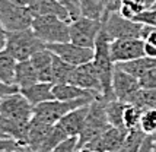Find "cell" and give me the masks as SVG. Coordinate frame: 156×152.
Masks as SVG:
<instances>
[{
    "mask_svg": "<svg viewBox=\"0 0 156 152\" xmlns=\"http://www.w3.org/2000/svg\"><path fill=\"white\" fill-rule=\"evenodd\" d=\"M34 116V105L19 91L0 100V129L7 138L27 145L28 127Z\"/></svg>",
    "mask_w": 156,
    "mask_h": 152,
    "instance_id": "1",
    "label": "cell"
},
{
    "mask_svg": "<svg viewBox=\"0 0 156 152\" xmlns=\"http://www.w3.org/2000/svg\"><path fill=\"white\" fill-rule=\"evenodd\" d=\"M109 38L107 34L102 31L96 38L95 47H94V64H95L96 70L99 73L102 82V97L105 100H111L115 98L114 91H112V75H114V67L115 63L111 59V53H109Z\"/></svg>",
    "mask_w": 156,
    "mask_h": 152,
    "instance_id": "2",
    "label": "cell"
},
{
    "mask_svg": "<svg viewBox=\"0 0 156 152\" xmlns=\"http://www.w3.org/2000/svg\"><path fill=\"white\" fill-rule=\"evenodd\" d=\"M31 28L44 44L70 41V21L61 19L58 16H34Z\"/></svg>",
    "mask_w": 156,
    "mask_h": 152,
    "instance_id": "3",
    "label": "cell"
},
{
    "mask_svg": "<svg viewBox=\"0 0 156 152\" xmlns=\"http://www.w3.org/2000/svg\"><path fill=\"white\" fill-rule=\"evenodd\" d=\"M109 121L107 117V111H105V98L98 97L94 103L89 105V111L85 125L82 129L79 138V148L89 145L90 142H94L102 132H105L109 127Z\"/></svg>",
    "mask_w": 156,
    "mask_h": 152,
    "instance_id": "4",
    "label": "cell"
},
{
    "mask_svg": "<svg viewBox=\"0 0 156 152\" xmlns=\"http://www.w3.org/2000/svg\"><path fill=\"white\" fill-rule=\"evenodd\" d=\"M44 47H45V44L35 35L32 28H27V29L9 32L5 50L13 56L16 62H22V60L31 59L34 53H37L38 50L44 49Z\"/></svg>",
    "mask_w": 156,
    "mask_h": 152,
    "instance_id": "5",
    "label": "cell"
},
{
    "mask_svg": "<svg viewBox=\"0 0 156 152\" xmlns=\"http://www.w3.org/2000/svg\"><path fill=\"white\" fill-rule=\"evenodd\" d=\"M102 31L109 41L118 38H142L143 24L129 19L120 12H107L102 16Z\"/></svg>",
    "mask_w": 156,
    "mask_h": 152,
    "instance_id": "6",
    "label": "cell"
},
{
    "mask_svg": "<svg viewBox=\"0 0 156 152\" xmlns=\"http://www.w3.org/2000/svg\"><path fill=\"white\" fill-rule=\"evenodd\" d=\"M101 28L102 21L79 15L70 21V41L80 47L94 49Z\"/></svg>",
    "mask_w": 156,
    "mask_h": 152,
    "instance_id": "7",
    "label": "cell"
},
{
    "mask_svg": "<svg viewBox=\"0 0 156 152\" xmlns=\"http://www.w3.org/2000/svg\"><path fill=\"white\" fill-rule=\"evenodd\" d=\"M0 21L7 32L31 28L34 15L29 7L19 6L10 0H0Z\"/></svg>",
    "mask_w": 156,
    "mask_h": 152,
    "instance_id": "8",
    "label": "cell"
},
{
    "mask_svg": "<svg viewBox=\"0 0 156 152\" xmlns=\"http://www.w3.org/2000/svg\"><path fill=\"white\" fill-rule=\"evenodd\" d=\"M50 51H53L55 56H58L64 62L70 63L73 66H79L83 63L94 60V49L80 47L72 41L67 42H54V44H45Z\"/></svg>",
    "mask_w": 156,
    "mask_h": 152,
    "instance_id": "9",
    "label": "cell"
},
{
    "mask_svg": "<svg viewBox=\"0 0 156 152\" xmlns=\"http://www.w3.org/2000/svg\"><path fill=\"white\" fill-rule=\"evenodd\" d=\"M109 53L114 63L129 62L144 56L143 38H118L109 42Z\"/></svg>",
    "mask_w": 156,
    "mask_h": 152,
    "instance_id": "10",
    "label": "cell"
},
{
    "mask_svg": "<svg viewBox=\"0 0 156 152\" xmlns=\"http://www.w3.org/2000/svg\"><path fill=\"white\" fill-rule=\"evenodd\" d=\"M140 89L139 79L136 76L127 73L126 70L120 69L118 66L114 67V75H112V91L117 100L122 103L129 104L130 100L137 91Z\"/></svg>",
    "mask_w": 156,
    "mask_h": 152,
    "instance_id": "11",
    "label": "cell"
},
{
    "mask_svg": "<svg viewBox=\"0 0 156 152\" xmlns=\"http://www.w3.org/2000/svg\"><path fill=\"white\" fill-rule=\"evenodd\" d=\"M127 133H129V130L124 126H121V127L109 126L108 129L105 132H102L94 142H90L86 146L92 148V149H96V151H99V152L118 151L124 145L126 138H127Z\"/></svg>",
    "mask_w": 156,
    "mask_h": 152,
    "instance_id": "12",
    "label": "cell"
},
{
    "mask_svg": "<svg viewBox=\"0 0 156 152\" xmlns=\"http://www.w3.org/2000/svg\"><path fill=\"white\" fill-rule=\"evenodd\" d=\"M69 83L77 85L83 89L95 91V92L102 94V82L94 62H88L83 63V64H79V66H75Z\"/></svg>",
    "mask_w": 156,
    "mask_h": 152,
    "instance_id": "13",
    "label": "cell"
},
{
    "mask_svg": "<svg viewBox=\"0 0 156 152\" xmlns=\"http://www.w3.org/2000/svg\"><path fill=\"white\" fill-rule=\"evenodd\" d=\"M29 10L34 16H42V15H51L58 16L61 19L72 21V13L67 7L58 0H32L29 5Z\"/></svg>",
    "mask_w": 156,
    "mask_h": 152,
    "instance_id": "14",
    "label": "cell"
},
{
    "mask_svg": "<svg viewBox=\"0 0 156 152\" xmlns=\"http://www.w3.org/2000/svg\"><path fill=\"white\" fill-rule=\"evenodd\" d=\"M89 105H83V107L69 111L66 116H63L58 120V125L63 127V130L66 132L69 136H79L80 135L83 125H85V120H86V116H88Z\"/></svg>",
    "mask_w": 156,
    "mask_h": 152,
    "instance_id": "15",
    "label": "cell"
},
{
    "mask_svg": "<svg viewBox=\"0 0 156 152\" xmlns=\"http://www.w3.org/2000/svg\"><path fill=\"white\" fill-rule=\"evenodd\" d=\"M53 51H50L47 47L38 50L31 57V62L38 72L40 82H51L53 83Z\"/></svg>",
    "mask_w": 156,
    "mask_h": 152,
    "instance_id": "16",
    "label": "cell"
},
{
    "mask_svg": "<svg viewBox=\"0 0 156 152\" xmlns=\"http://www.w3.org/2000/svg\"><path fill=\"white\" fill-rule=\"evenodd\" d=\"M19 92L27 98L32 105H38L41 103H45L50 100H54L53 94V83L51 82H37L31 86L20 88Z\"/></svg>",
    "mask_w": 156,
    "mask_h": 152,
    "instance_id": "17",
    "label": "cell"
},
{
    "mask_svg": "<svg viewBox=\"0 0 156 152\" xmlns=\"http://www.w3.org/2000/svg\"><path fill=\"white\" fill-rule=\"evenodd\" d=\"M53 94L55 100H60V101H72V100H79L89 95H99V92L83 89L73 83H53Z\"/></svg>",
    "mask_w": 156,
    "mask_h": 152,
    "instance_id": "18",
    "label": "cell"
},
{
    "mask_svg": "<svg viewBox=\"0 0 156 152\" xmlns=\"http://www.w3.org/2000/svg\"><path fill=\"white\" fill-rule=\"evenodd\" d=\"M37 82H40L38 72L35 69V66L32 64L31 59L16 63V67H15V85L19 89L31 86V85H34Z\"/></svg>",
    "mask_w": 156,
    "mask_h": 152,
    "instance_id": "19",
    "label": "cell"
},
{
    "mask_svg": "<svg viewBox=\"0 0 156 152\" xmlns=\"http://www.w3.org/2000/svg\"><path fill=\"white\" fill-rule=\"evenodd\" d=\"M115 66H118L120 69L126 70L127 73L136 76L137 79L142 75H144L147 70H150L152 67L156 66V59L153 57H147V56H142V57H137L129 62H121V63H115Z\"/></svg>",
    "mask_w": 156,
    "mask_h": 152,
    "instance_id": "20",
    "label": "cell"
},
{
    "mask_svg": "<svg viewBox=\"0 0 156 152\" xmlns=\"http://www.w3.org/2000/svg\"><path fill=\"white\" fill-rule=\"evenodd\" d=\"M127 104L117 100V98H111V100H105V111H107V117L111 126H117L121 127L124 126V108Z\"/></svg>",
    "mask_w": 156,
    "mask_h": 152,
    "instance_id": "21",
    "label": "cell"
},
{
    "mask_svg": "<svg viewBox=\"0 0 156 152\" xmlns=\"http://www.w3.org/2000/svg\"><path fill=\"white\" fill-rule=\"evenodd\" d=\"M16 59L6 50L0 51V81L15 85V67H16Z\"/></svg>",
    "mask_w": 156,
    "mask_h": 152,
    "instance_id": "22",
    "label": "cell"
},
{
    "mask_svg": "<svg viewBox=\"0 0 156 152\" xmlns=\"http://www.w3.org/2000/svg\"><path fill=\"white\" fill-rule=\"evenodd\" d=\"M105 7H107V0H79L80 15L90 18V19L102 21Z\"/></svg>",
    "mask_w": 156,
    "mask_h": 152,
    "instance_id": "23",
    "label": "cell"
},
{
    "mask_svg": "<svg viewBox=\"0 0 156 152\" xmlns=\"http://www.w3.org/2000/svg\"><path fill=\"white\" fill-rule=\"evenodd\" d=\"M54 54V53H53ZM75 66L64 62L58 56L53 57V83H69Z\"/></svg>",
    "mask_w": 156,
    "mask_h": 152,
    "instance_id": "24",
    "label": "cell"
},
{
    "mask_svg": "<svg viewBox=\"0 0 156 152\" xmlns=\"http://www.w3.org/2000/svg\"><path fill=\"white\" fill-rule=\"evenodd\" d=\"M129 104H134L137 107H140L143 111L147 108H155L156 107V88L153 89H140L137 91L130 100Z\"/></svg>",
    "mask_w": 156,
    "mask_h": 152,
    "instance_id": "25",
    "label": "cell"
},
{
    "mask_svg": "<svg viewBox=\"0 0 156 152\" xmlns=\"http://www.w3.org/2000/svg\"><path fill=\"white\" fill-rule=\"evenodd\" d=\"M143 110L134 104H127L124 108V127L127 130H136L140 129V120H142Z\"/></svg>",
    "mask_w": 156,
    "mask_h": 152,
    "instance_id": "26",
    "label": "cell"
},
{
    "mask_svg": "<svg viewBox=\"0 0 156 152\" xmlns=\"http://www.w3.org/2000/svg\"><path fill=\"white\" fill-rule=\"evenodd\" d=\"M67 138H69V135L63 130V127L58 123H55L53 126V129L50 130L45 142L42 143V146H41V149L38 152H50L54 146H57L60 142H63L64 139H67Z\"/></svg>",
    "mask_w": 156,
    "mask_h": 152,
    "instance_id": "27",
    "label": "cell"
},
{
    "mask_svg": "<svg viewBox=\"0 0 156 152\" xmlns=\"http://www.w3.org/2000/svg\"><path fill=\"white\" fill-rule=\"evenodd\" d=\"M146 9H147L146 0H121L120 13L126 18H129V19H133L136 15L142 13Z\"/></svg>",
    "mask_w": 156,
    "mask_h": 152,
    "instance_id": "28",
    "label": "cell"
},
{
    "mask_svg": "<svg viewBox=\"0 0 156 152\" xmlns=\"http://www.w3.org/2000/svg\"><path fill=\"white\" fill-rule=\"evenodd\" d=\"M140 129L146 135H153L156 132V107L143 111L142 120H140Z\"/></svg>",
    "mask_w": 156,
    "mask_h": 152,
    "instance_id": "29",
    "label": "cell"
},
{
    "mask_svg": "<svg viewBox=\"0 0 156 152\" xmlns=\"http://www.w3.org/2000/svg\"><path fill=\"white\" fill-rule=\"evenodd\" d=\"M79 151V138L77 136H69L60 142L57 146H54L50 152H77Z\"/></svg>",
    "mask_w": 156,
    "mask_h": 152,
    "instance_id": "30",
    "label": "cell"
},
{
    "mask_svg": "<svg viewBox=\"0 0 156 152\" xmlns=\"http://www.w3.org/2000/svg\"><path fill=\"white\" fill-rule=\"evenodd\" d=\"M139 85L143 89H153L156 88V66L147 70L144 75L139 78Z\"/></svg>",
    "mask_w": 156,
    "mask_h": 152,
    "instance_id": "31",
    "label": "cell"
},
{
    "mask_svg": "<svg viewBox=\"0 0 156 152\" xmlns=\"http://www.w3.org/2000/svg\"><path fill=\"white\" fill-rule=\"evenodd\" d=\"M133 21L156 27V9H146V10H143L142 13L136 15V16L133 18Z\"/></svg>",
    "mask_w": 156,
    "mask_h": 152,
    "instance_id": "32",
    "label": "cell"
},
{
    "mask_svg": "<svg viewBox=\"0 0 156 152\" xmlns=\"http://www.w3.org/2000/svg\"><path fill=\"white\" fill-rule=\"evenodd\" d=\"M23 146L18 143L15 139L12 138H2L0 136V152L5 151H16V149H22Z\"/></svg>",
    "mask_w": 156,
    "mask_h": 152,
    "instance_id": "33",
    "label": "cell"
},
{
    "mask_svg": "<svg viewBox=\"0 0 156 152\" xmlns=\"http://www.w3.org/2000/svg\"><path fill=\"white\" fill-rule=\"evenodd\" d=\"M156 149V142L152 138V135H146V138L143 139L142 145L139 146L137 152H155Z\"/></svg>",
    "mask_w": 156,
    "mask_h": 152,
    "instance_id": "34",
    "label": "cell"
},
{
    "mask_svg": "<svg viewBox=\"0 0 156 152\" xmlns=\"http://www.w3.org/2000/svg\"><path fill=\"white\" fill-rule=\"evenodd\" d=\"M18 91H19V88L16 85H9V83L0 81V100L7 97V95H10V94H15Z\"/></svg>",
    "mask_w": 156,
    "mask_h": 152,
    "instance_id": "35",
    "label": "cell"
},
{
    "mask_svg": "<svg viewBox=\"0 0 156 152\" xmlns=\"http://www.w3.org/2000/svg\"><path fill=\"white\" fill-rule=\"evenodd\" d=\"M61 2L64 6L67 7L69 10H70V13H72V18H76V16H79L80 15V10H79V6L76 5L75 0H58Z\"/></svg>",
    "mask_w": 156,
    "mask_h": 152,
    "instance_id": "36",
    "label": "cell"
},
{
    "mask_svg": "<svg viewBox=\"0 0 156 152\" xmlns=\"http://www.w3.org/2000/svg\"><path fill=\"white\" fill-rule=\"evenodd\" d=\"M7 34H9V32L6 31V28L3 27V24H2V21H0V51L6 49Z\"/></svg>",
    "mask_w": 156,
    "mask_h": 152,
    "instance_id": "37",
    "label": "cell"
},
{
    "mask_svg": "<svg viewBox=\"0 0 156 152\" xmlns=\"http://www.w3.org/2000/svg\"><path fill=\"white\" fill-rule=\"evenodd\" d=\"M144 56L156 59V45H153V44H150V42H147V41H144Z\"/></svg>",
    "mask_w": 156,
    "mask_h": 152,
    "instance_id": "38",
    "label": "cell"
},
{
    "mask_svg": "<svg viewBox=\"0 0 156 152\" xmlns=\"http://www.w3.org/2000/svg\"><path fill=\"white\" fill-rule=\"evenodd\" d=\"M10 2H13V3L19 5V6L29 7V5H31V2H32V0H10Z\"/></svg>",
    "mask_w": 156,
    "mask_h": 152,
    "instance_id": "39",
    "label": "cell"
},
{
    "mask_svg": "<svg viewBox=\"0 0 156 152\" xmlns=\"http://www.w3.org/2000/svg\"><path fill=\"white\" fill-rule=\"evenodd\" d=\"M77 152H99V151L92 149V148H89V146H83V148H79V151Z\"/></svg>",
    "mask_w": 156,
    "mask_h": 152,
    "instance_id": "40",
    "label": "cell"
},
{
    "mask_svg": "<svg viewBox=\"0 0 156 152\" xmlns=\"http://www.w3.org/2000/svg\"><path fill=\"white\" fill-rule=\"evenodd\" d=\"M0 136H2V138H7L6 135H5V133H3V132H2V129H0Z\"/></svg>",
    "mask_w": 156,
    "mask_h": 152,
    "instance_id": "41",
    "label": "cell"
},
{
    "mask_svg": "<svg viewBox=\"0 0 156 152\" xmlns=\"http://www.w3.org/2000/svg\"><path fill=\"white\" fill-rule=\"evenodd\" d=\"M23 148H25V146H23ZM23 148H22V149H23ZM22 149H16V151H5V152H20Z\"/></svg>",
    "mask_w": 156,
    "mask_h": 152,
    "instance_id": "42",
    "label": "cell"
},
{
    "mask_svg": "<svg viewBox=\"0 0 156 152\" xmlns=\"http://www.w3.org/2000/svg\"><path fill=\"white\" fill-rule=\"evenodd\" d=\"M152 138L155 139V142H156V132H155V133H153V135H152Z\"/></svg>",
    "mask_w": 156,
    "mask_h": 152,
    "instance_id": "43",
    "label": "cell"
},
{
    "mask_svg": "<svg viewBox=\"0 0 156 152\" xmlns=\"http://www.w3.org/2000/svg\"><path fill=\"white\" fill-rule=\"evenodd\" d=\"M112 152H124V149L121 148V149H118V151H112Z\"/></svg>",
    "mask_w": 156,
    "mask_h": 152,
    "instance_id": "44",
    "label": "cell"
},
{
    "mask_svg": "<svg viewBox=\"0 0 156 152\" xmlns=\"http://www.w3.org/2000/svg\"><path fill=\"white\" fill-rule=\"evenodd\" d=\"M20 152H29V151H28L27 148H23V149H22V151H20Z\"/></svg>",
    "mask_w": 156,
    "mask_h": 152,
    "instance_id": "45",
    "label": "cell"
},
{
    "mask_svg": "<svg viewBox=\"0 0 156 152\" xmlns=\"http://www.w3.org/2000/svg\"><path fill=\"white\" fill-rule=\"evenodd\" d=\"M75 2H76V5H77V6H79V0H75Z\"/></svg>",
    "mask_w": 156,
    "mask_h": 152,
    "instance_id": "46",
    "label": "cell"
},
{
    "mask_svg": "<svg viewBox=\"0 0 156 152\" xmlns=\"http://www.w3.org/2000/svg\"><path fill=\"white\" fill-rule=\"evenodd\" d=\"M155 152H156V149H155Z\"/></svg>",
    "mask_w": 156,
    "mask_h": 152,
    "instance_id": "47",
    "label": "cell"
},
{
    "mask_svg": "<svg viewBox=\"0 0 156 152\" xmlns=\"http://www.w3.org/2000/svg\"><path fill=\"white\" fill-rule=\"evenodd\" d=\"M107 2H108V0H107Z\"/></svg>",
    "mask_w": 156,
    "mask_h": 152,
    "instance_id": "48",
    "label": "cell"
}]
</instances>
